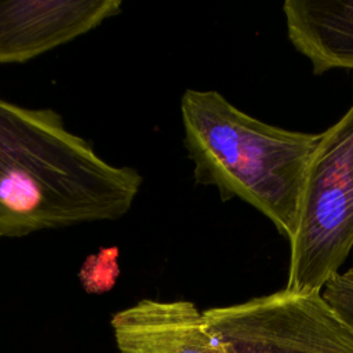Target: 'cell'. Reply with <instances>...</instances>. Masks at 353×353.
I'll return each mask as SVG.
<instances>
[{
	"mask_svg": "<svg viewBox=\"0 0 353 353\" xmlns=\"http://www.w3.org/2000/svg\"><path fill=\"white\" fill-rule=\"evenodd\" d=\"M141 186L137 170L102 159L52 109L0 99V237L116 221Z\"/></svg>",
	"mask_w": 353,
	"mask_h": 353,
	"instance_id": "6da1fadb",
	"label": "cell"
},
{
	"mask_svg": "<svg viewBox=\"0 0 353 353\" xmlns=\"http://www.w3.org/2000/svg\"><path fill=\"white\" fill-rule=\"evenodd\" d=\"M181 119L196 182L216 188L225 201L248 203L291 241L321 132L266 124L214 90H186L181 98Z\"/></svg>",
	"mask_w": 353,
	"mask_h": 353,
	"instance_id": "7a4b0ae2",
	"label": "cell"
},
{
	"mask_svg": "<svg viewBox=\"0 0 353 353\" xmlns=\"http://www.w3.org/2000/svg\"><path fill=\"white\" fill-rule=\"evenodd\" d=\"M290 247L285 290L296 294L321 292L353 247V105L321 132Z\"/></svg>",
	"mask_w": 353,
	"mask_h": 353,
	"instance_id": "3957f363",
	"label": "cell"
},
{
	"mask_svg": "<svg viewBox=\"0 0 353 353\" xmlns=\"http://www.w3.org/2000/svg\"><path fill=\"white\" fill-rule=\"evenodd\" d=\"M203 314L236 353H353V328L321 292L284 288Z\"/></svg>",
	"mask_w": 353,
	"mask_h": 353,
	"instance_id": "277c9868",
	"label": "cell"
},
{
	"mask_svg": "<svg viewBox=\"0 0 353 353\" xmlns=\"http://www.w3.org/2000/svg\"><path fill=\"white\" fill-rule=\"evenodd\" d=\"M120 0L0 1V63H21L117 15Z\"/></svg>",
	"mask_w": 353,
	"mask_h": 353,
	"instance_id": "5b68a950",
	"label": "cell"
},
{
	"mask_svg": "<svg viewBox=\"0 0 353 353\" xmlns=\"http://www.w3.org/2000/svg\"><path fill=\"white\" fill-rule=\"evenodd\" d=\"M121 353H236L189 301L142 299L112 316Z\"/></svg>",
	"mask_w": 353,
	"mask_h": 353,
	"instance_id": "8992f818",
	"label": "cell"
},
{
	"mask_svg": "<svg viewBox=\"0 0 353 353\" xmlns=\"http://www.w3.org/2000/svg\"><path fill=\"white\" fill-rule=\"evenodd\" d=\"M283 11L290 41L314 74L353 69V0H287Z\"/></svg>",
	"mask_w": 353,
	"mask_h": 353,
	"instance_id": "52a82bcc",
	"label": "cell"
},
{
	"mask_svg": "<svg viewBox=\"0 0 353 353\" xmlns=\"http://www.w3.org/2000/svg\"><path fill=\"white\" fill-rule=\"evenodd\" d=\"M330 306L353 328V268L332 277L321 291Z\"/></svg>",
	"mask_w": 353,
	"mask_h": 353,
	"instance_id": "ba28073f",
	"label": "cell"
}]
</instances>
